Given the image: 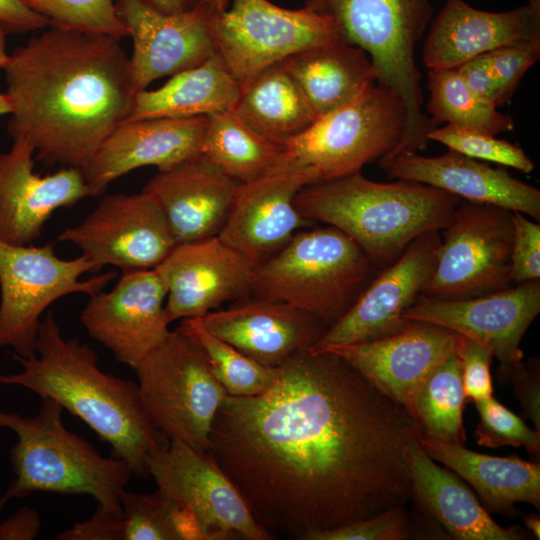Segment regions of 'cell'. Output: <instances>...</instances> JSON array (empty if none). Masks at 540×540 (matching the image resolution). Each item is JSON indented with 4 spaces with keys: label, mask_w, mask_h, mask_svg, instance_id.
<instances>
[{
    "label": "cell",
    "mask_w": 540,
    "mask_h": 540,
    "mask_svg": "<svg viewBox=\"0 0 540 540\" xmlns=\"http://www.w3.org/2000/svg\"><path fill=\"white\" fill-rule=\"evenodd\" d=\"M418 431L342 357L311 349L278 366L265 392L227 395L208 451L260 525L305 540L406 506Z\"/></svg>",
    "instance_id": "6da1fadb"
},
{
    "label": "cell",
    "mask_w": 540,
    "mask_h": 540,
    "mask_svg": "<svg viewBox=\"0 0 540 540\" xmlns=\"http://www.w3.org/2000/svg\"><path fill=\"white\" fill-rule=\"evenodd\" d=\"M3 71L7 132L49 166L82 171L132 108L129 57L114 37L51 27L16 48Z\"/></svg>",
    "instance_id": "7a4b0ae2"
},
{
    "label": "cell",
    "mask_w": 540,
    "mask_h": 540,
    "mask_svg": "<svg viewBox=\"0 0 540 540\" xmlns=\"http://www.w3.org/2000/svg\"><path fill=\"white\" fill-rule=\"evenodd\" d=\"M30 358L13 355L16 373L0 372V384L24 387L57 401L108 443L112 456L132 474L147 479V458L169 440L153 425L137 383L103 372L96 352L78 339H66L51 311L42 319Z\"/></svg>",
    "instance_id": "3957f363"
},
{
    "label": "cell",
    "mask_w": 540,
    "mask_h": 540,
    "mask_svg": "<svg viewBox=\"0 0 540 540\" xmlns=\"http://www.w3.org/2000/svg\"><path fill=\"white\" fill-rule=\"evenodd\" d=\"M462 199L419 182L382 183L361 172L303 187L294 204L312 222L352 238L375 267L394 262L420 235L443 230Z\"/></svg>",
    "instance_id": "277c9868"
},
{
    "label": "cell",
    "mask_w": 540,
    "mask_h": 540,
    "mask_svg": "<svg viewBox=\"0 0 540 540\" xmlns=\"http://www.w3.org/2000/svg\"><path fill=\"white\" fill-rule=\"evenodd\" d=\"M63 407L54 399L41 398L34 416L0 409V427L17 435L10 449L14 478L4 493L9 499L33 492L88 495L98 506L122 516L121 494L132 471L116 457H104L87 440L68 430Z\"/></svg>",
    "instance_id": "5b68a950"
},
{
    "label": "cell",
    "mask_w": 540,
    "mask_h": 540,
    "mask_svg": "<svg viewBox=\"0 0 540 540\" xmlns=\"http://www.w3.org/2000/svg\"><path fill=\"white\" fill-rule=\"evenodd\" d=\"M305 8L328 15L340 36L361 48L378 72L376 83L390 89L405 108L397 149L418 152L436 127L422 112L421 73L415 49L432 21L429 0H305Z\"/></svg>",
    "instance_id": "8992f818"
},
{
    "label": "cell",
    "mask_w": 540,
    "mask_h": 540,
    "mask_svg": "<svg viewBox=\"0 0 540 540\" xmlns=\"http://www.w3.org/2000/svg\"><path fill=\"white\" fill-rule=\"evenodd\" d=\"M376 267L363 249L328 225L299 230L254 267L252 294L288 303L330 327L351 308Z\"/></svg>",
    "instance_id": "52a82bcc"
},
{
    "label": "cell",
    "mask_w": 540,
    "mask_h": 540,
    "mask_svg": "<svg viewBox=\"0 0 540 540\" xmlns=\"http://www.w3.org/2000/svg\"><path fill=\"white\" fill-rule=\"evenodd\" d=\"M405 118L396 94L375 82L287 140L273 166L305 169L317 183L361 172L365 164L395 150Z\"/></svg>",
    "instance_id": "ba28073f"
},
{
    "label": "cell",
    "mask_w": 540,
    "mask_h": 540,
    "mask_svg": "<svg viewBox=\"0 0 540 540\" xmlns=\"http://www.w3.org/2000/svg\"><path fill=\"white\" fill-rule=\"evenodd\" d=\"M153 425L169 440L208 451L214 417L227 396L202 349L178 329L134 368Z\"/></svg>",
    "instance_id": "9c48e42d"
},
{
    "label": "cell",
    "mask_w": 540,
    "mask_h": 540,
    "mask_svg": "<svg viewBox=\"0 0 540 540\" xmlns=\"http://www.w3.org/2000/svg\"><path fill=\"white\" fill-rule=\"evenodd\" d=\"M100 269L83 254L58 257L52 244L13 245L0 240V348L9 347L22 358L34 356L44 311L63 296L102 291L116 272L81 279Z\"/></svg>",
    "instance_id": "30bf717a"
},
{
    "label": "cell",
    "mask_w": 540,
    "mask_h": 540,
    "mask_svg": "<svg viewBox=\"0 0 540 540\" xmlns=\"http://www.w3.org/2000/svg\"><path fill=\"white\" fill-rule=\"evenodd\" d=\"M443 233L433 274L421 295L464 299L514 285L513 211L461 200Z\"/></svg>",
    "instance_id": "8fae6325"
},
{
    "label": "cell",
    "mask_w": 540,
    "mask_h": 540,
    "mask_svg": "<svg viewBox=\"0 0 540 540\" xmlns=\"http://www.w3.org/2000/svg\"><path fill=\"white\" fill-rule=\"evenodd\" d=\"M216 13L217 54L244 87L266 68L316 44L341 37L334 19L308 8L287 9L268 0H230Z\"/></svg>",
    "instance_id": "7c38bea8"
},
{
    "label": "cell",
    "mask_w": 540,
    "mask_h": 540,
    "mask_svg": "<svg viewBox=\"0 0 540 540\" xmlns=\"http://www.w3.org/2000/svg\"><path fill=\"white\" fill-rule=\"evenodd\" d=\"M147 469L157 489L194 514L206 540H272L209 451L179 441L151 452Z\"/></svg>",
    "instance_id": "4fadbf2b"
},
{
    "label": "cell",
    "mask_w": 540,
    "mask_h": 540,
    "mask_svg": "<svg viewBox=\"0 0 540 540\" xmlns=\"http://www.w3.org/2000/svg\"><path fill=\"white\" fill-rule=\"evenodd\" d=\"M61 242L77 246L101 268H156L177 241L158 202L149 194H110L78 225L65 228Z\"/></svg>",
    "instance_id": "5bb4252c"
},
{
    "label": "cell",
    "mask_w": 540,
    "mask_h": 540,
    "mask_svg": "<svg viewBox=\"0 0 540 540\" xmlns=\"http://www.w3.org/2000/svg\"><path fill=\"white\" fill-rule=\"evenodd\" d=\"M440 245L437 230L428 231L412 241L394 262L368 283L351 308L327 328L312 350L368 342L403 330L411 322L403 318V313L428 284Z\"/></svg>",
    "instance_id": "9a60e30c"
},
{
    "label": "cell",
    "mask_w": 540,
    "mask_h": 540,
    "mask_svg": "<svg viewBox=\"0 0 540 540\" xmlns=\"http://www.w3.org/2000/svg\"><path fill=\"white\" fill-rule=\"evenodd\" d=\"M115 8L133 42L129 63L135 93L217 53L213 19L218 12L202 0L175 14L163 13L146 0H116Z\"/></svg>",
    "instance_id": "2e32d148"
},
{
    "label": "cell",
    "mask_w": 540,
    "mask_h": 540,
    "mask_svg": "<svg viewBox=\"0 0 540 540\" xmlns=\"http://www.w3.org/2000/svg\"><path fill=\"white\" fill-rule=\"evenodd\" d=\"M540 312V279L464 299L420 295L403 318L449 329L487 346L505 371L522 362V338Z\"/></svg>",
    "instance_id": "e0dca14e"
},
{
    "label": "cell",
    "mask_w": 540,
    "mask_h": 540,
    "mask_svg": "<svg viewBox=\"0 0 540 540\" xmlns=\"http://www.w3.org/2000/svg\"><path fill=\"white\" fill-rule=\"evenodd\" d=\"M166 295L155 269L123 271L110 291L90 296L80 320L90 337L134 369L170 332Z\"/></svg>",
    "instance_id": "ac0fdd59"
},
{
    "label": "cell",
    "mask_w": 540,
    "mask_h": 540,
    "mask_svg": "<svg viewBox=\"0 0 540 540\" xmlns=\"http://www.w3.org/2000/svg\"><path fill=\"white\" fill-rule=\"evenodd\" d=\"M317 183L300 168L271 167L262 176L239 183L218 237L254 267L281 250L300 229L313 223L296 209L294 199Z\"/></svg>",
    "instance_id": "d6986e66"
},
{
    "label": "cell",
    "mask_w": 540,
    "mask_h": 540,
    "mask_svg": "<svg viewBox=\"0 0 540 540\" xmlns=\"http://www.w3.org/2000/svg\"><path fill=\"white\" fill-rule=\"evenodd\" d=\"M154 269L167 291L169 324L203 317L225 302L252 294L254 266L218 236L177 244Z\"/></svg>",
    "instance_id": "ffe728a7"
},
{
    "label": "cell",
    "mask_w": 540,
    "mask_h": 540,
    "mask_svg": "<svg viewBox=\"0 0 540 540\" xmlns=\"http://www.w3.org/2000/svg\"><path fill=\"white\" fill-rule=\"evenodd\" d=\"M458 344L459 335L449 329L411 321L396 334L322 351L342 357L412 415L420 387L443 361L457 352Z\"/></svg>",
    "instance_id": "44dd1931"
},
{
    "label": "cell",
    "mask_w": 540,
    "mask_h": 540,
    "mask_svg": "<svg viewBox=\"0 0 540 540\" xmlns=\"http://www.w3.org/2000/svg\"><path fill=\"white\" fill-rule=\"evenodd\" d=\"M35 161L33 147L23 139L0 153V240L6 243L33 244L57 209L91 196L80 169L62 167L40 176Z\"/></svg>",
    "instance_id": "7402d4cb"
},
{
    "label": "cell",
    "mask_w": 540,
    "mask_h": 540,
    "mask_svg": "<svg viewBox=\"0 0 540 540\" xmlns=\"http://www.w3.org/2000/svg\"><path fill=\"white\" fill-rule=\"evenodd\" d=\"M207 116L126 121L102 142L82 170L92 197L111 182L144 167L170 169L200 154Z\"/></svg>",
    "instance_id": "603a6c76"
},
{
    "label": "cell",
    "mask_w": 540,
    "mask_h": 540,
    "mask_svg": "<svg viewBox=\"0 0 540 540\" xmlns=\"http://www.w3.org/2000/svg\"><path fill=\"white\" fill-rule=\"evenodd\" d=\"M201 318L214 335L253 360L278 367L311 350L327 330L316 317L282 301L253 295Z\"/></svg>",
    "instance_id": "cb8c5ba5"
},
{
    "label": "cell",
    "mask_w": 540,
    "mask_h": 540,
    "mask_svg": "<svg viewBox=\"0 0 540 540\" xmlns=\"http://www.w3.org/2000/svg\"><path fill=\"white\" fill-rule=\"evenodd\" d=\"M380 168L390 179L430 185L462 200L491 204L521 212L540 221V191L511 176L503 168L448 150L438 156L417 152L383 156Z\"/></svg>",
    "instance_id": "d4e9b609"
},
{
    "label": "cell",
    "mask_w": 540,
    "mask_h": 540,
    "mask_svg": "<svg viewBox=\"0 0 540 540\" xmlns=\"http://www.w3.org/2000/svg\"><path fill=\"white\" fill-rule=\"evenodd\" d=\"M521 41L540 42V10L526 4L493 12L465 0H446L431 22L422 62L428 70L457 68L476 56Z\"/></svg>",
    "instance_id": "484cf974"
},
{
    "label": "cell",
    "mask_w": 540,
    "mask_h": 540,
    "mask_svg": "<svg viewBox=\"0 0 540 540\" xmlns=\"http://www.w3.org/2000/svg\"><path fill=\"white\" fill-rule=\"evenodd\" d=\"M239 183L202 154L164 171L144 186L160 205L179 243L218 236Z\"/></svg>",
    "instance_id": "4316f807"
},
{
    "label": "cell",
    "mask_w": 540,
    "mask_h": 540,
    "mask_svg": "<svg viewBox=\"0 0 540 540\" xmlns=\"http://www.w3.org/2000/svg\"><path fill=\"white\" fill-rule=\"evenodd\" d=\"M411 498L449 538L456 540H519L515 527L504 528L490 516L476 493L455 472L439 466L415 439L408 451Z\"/></svg>",
    "instance_id": "83f0119b"
},
{
    "label": "cell",
    "mask_w": 540,
    "mask_h": 540,
    "mask_svg": "<svg viewBox=\"0 0 540 540\" xmlns=\"http://www.w3.org/2000/svg\"><path fill=\"white\" fill-rule=\"evenodd\" d=\"M417 440L436 462L460 476L472 487L489 513L515 516L517 502L540 507V464L516 455L491 456L463 444L442 441L418 431Z\"/></svg>",
    "instance_id": "f1b7e54d"
},
{
    "label": "cell",
    "mask_w": 540,
    "mask_h": 540,
    "mask_svg": "<svg viewBox=\"0 0 540 540\" xmlns=\"http://www.w3.org/2000/svg\"><path fill=\"white\" fill-rule=\"evenodd\" d=\"M281 63L317 118L355 100L378 78L369 56L341 37L303 49Z\"/></svg>",
    "instance_id": "f546056e"
},
{
    "label": "cell",
    "mask_w": 540,
    "mask_h": 540,
    "mask_svg": "<svg viewBox=\"0 0 540 540\" xmlns=\"http://www.w3.org/2000/svg\"><path fill=\"white\" fill-rule=\"evenodd\" d=\"M241 91L240 83L215 53L201 64L172 75L161 87L135 93L126 121L207 116L234 110Z\"/></svg>",
    "instance_id": "4dcf8cb0"
},
{
    "label": "cell",
    "mask_w": 540,
    "mask_h": 540,
    "mask_svg": "<svg viewBox=\"0 0 540 540\" xmlns=\"http://www.w3.org/2000/svg\"><path fill=\"white\" fill-rule=\"evenodd\" d=\"M233 111L254 130L282 146L317 119L281 62L266 68L242 87Z\"/></svg>",
    "instance_id": "1f68e13d"
},
{
    "label": "cell",
    "mask_w": 540,
    "mask_h": 540,
    "mask_svg": "<svg viewBox=\"0 0 540 540\" xmlns=\"http://www.w3.org/2000/svg\"><path fill=\"white\" fill-rule=\"evenodd\" d=\"M282 147L230 110L207 115L200 154L238 183H247L274 165Z\"/></svg>",
    "instance_id": "d6a6232c"
},
{
    "label": "cell",
    "mask_w": 540,
    "mask_h": 540,
    "mask_svg": "<svg viewBox=\"0 0 540 540\" xmlns=\"http://www.w3.org/2000/svg\"><path fill=\"white\" fill-rule=\"evenodd\" d=\"M428 90L427 111L434 124L447 123L494 136L515 127L513 117L477 96L456 68L429 69Z\"/></svg>",
    "instance_id": "836d02e7"
},
{
    "label": "cell",
    "mask_w": 540,
    "mask_h": 540,
    "mask_svg": "<svg viewBox=\"0 0 540 540\" xmlns=\"http://www.w3.org/2000/svg\"><path fill=\"white\" fill-rule=\"evenodd\" d=\"M465 402L461 361L456 352L424 381L415 397L412 416L421 432L442 441L464 444Z\"/></svg>",
    "instance_id": "e575fe53"
},
{
    "label": "cell",
    "mask_w": 540,
    "mask_h": 540,
    "mask_svg": "<svg viewBox=\"0 0 540 540\" xmlns=\"http://www.w3.org/2000/svg\"><path fill=\"white\" fill-rule=\"evenodd\" d=\"M177 329L202 349L212 373L227 395L256 396L275 382L278 367L263 365L212 334L200 317L182 319Z\"/></svg>",
    "instance_id": "d590c367"
},
{
    "label": "cell",
    "mask_w": 540,
    "mask_h": 540,
    "mask_svg": "<svg viewBox=\"0 0 540 540\" xmlns=\"http://www.w3.org/2000/svg\"><path fill=\"white\" fill-rule=\"evenodd\" d=\"M43 16L50 27L121 40L128 31L119 19L113 0H20Z\"/></svg>",
    "instance_id": "8d00e7d4"
},
{
    "label": "cell",
    "mask_w": 540,
    "mask_h": 540,
    "mask_svg": "<svg viewBox=\"0 0 540 540\" xmlns=\"http://www.w3.org/2000/svg\"><path fill=\"white\" fill-rule=\"evenodd\" d=\"M122 540H179L173 523L176 505L158 489L152 493L124 491Z\"/></svg>",
    "instance_id": "74e56055"
},
{
    "label": "cell",
    "mask_w": 540,
    "mask_h": 540,
    "mask_svg": "<svg viewBox=\"0 0 540 540\" xmlns=\"http://www.w3.org/2000/svg\"><path fill=\"white\" fill-rule=\"evenodd\" d=\"M428 139L468 157L512 167L523 173H531L535 168L521 147L494 135L447 124L441 128L434 127Z\"/></svg>",
    "instance_id": "f35d334b"
},
{
    "label": "cell",
    "mask_w": 540,
    "mask_h": 540,
    "mask_svg": "<svg viewBox=\"0 0 540 540\" xmlns=\"http://www.w3.org/2000/svg\"><path fill=\"white\" fill-rule=\"evenodd\" d=\"M474 403L479 414V422L474 433L478 445L490 448L522 446L529 453L539 455V431L530 428L518 415L493 396Z\"/></svg>",
    "instance_id": "ab89813d"
},
{
    "label": "cell",
    "mask_w": 540,
    "mask_h": 540,
    "mask_svg": "<svg viewBox=\"0 0 540 540\" xmlns=\"http://www.w3.org/2000/svg\"><path fill=\"white\" fill-rule=\"evenodd\" d=\"M421 517L398 506L336 529L315 532L305 540H405L426 538Z\"/></svg>",
    "instance_id": "60d3db41"
},
{
    "label": "cell",
    "mask_w": 540,
    "mask_h": 540,
    "mask_svg": "<svg viewBox=\"0 0 540 540\" xmlns=\"http://www.w3.org/2000/svg\"><path fill=\"white\" fill-rule=\"evenodd\" d=\"M510 278L513 284L540 279V225L521 212H513Z\"/></svg>",
    "instance_id": "b9f144b4"
},
{
    "label": "cell",
    "mask_w": 540,
    "mask_h": 540,
    "mask_svg": "<svg viewBox=\"0 0 540 540\" xmlns=\"http://www.w3.org/2000/svg\"><path fill=\"white\" fill-rule=\"evenodd\" d=\"M506 101L519 86L524 74L540 59V42L521 41L486 53Z\"/></svg>",
    "instance_id": "7bdbcfd3"
},
{
    "label": "cell",
    "mask_w": 540,
    "mask_h": 540,
    "mask_svg": "<svg viewBox=\"0 0 540 540\" xmlns=\"http://www.w3.org/2000/svg\"><path fill=\"white\" fill-rule=\"evenodd\" d=\"M457 354L461 361L466 401L476 402L492 396L491 350L475 340L459 335Z\"/></svg>",
    "instance_id": "ee69618b"
},
{
    "label": "cell",
    "mask_w": 540,
    "mask_h": 540,
    "mask_svg": "<svg viewBox=\"0 0 540 540\" xmlns=\"http://www.w3.org/2000/svg\"><path fill=\"white\" fill-rule=\"evenodd\" d=\"M501 376L511 384L524 414L540 432V377L538 370L530 369L523 362L501 371Z\"/></svg>",
    "instance_id": "f6af8a7d"
},
{
    "label": "cell",
    "mask_w": 540,
    "mask_h": 540,
    "mask_svg": "<svg viewBox=\"0 0 540 540\" xmlns=\"http://www.w3.org/2000/svg\"><path fill=\"white\" fill-rule=\"evenodd\" d=\"M456 69L466 85L483 100L496 107L507 102L486 53L464 62Z\"/></svg>",
    "instance_id": "bcb514c9"
},
{
    "label": "cell",
    "mask_w": 540,
    "mask_h": 540,
    "mask_svg": "<svg viewBox=\"0 0 540 540\" xmlns=\"http://www.w3.org/2000/svg\"><path fill=\"white\" fill-rule=\"evenodd\" d=\"M122 516L101 507L87 520L58 534V540H122Z\"/></svg>",
    "instance_id": "7dc6e473"
},
{
    "label": "cell",
    "mask_w": 540,
    "mask_h": 540,
    "mask_svg": "<svg viewBox=\"0 0 540 540\" xmlns=\"http://www.w3.org/2000/svg\"><path fill=\"white\" fill-rule=\"evenodd\" d=\"M0 26L6 34H11L35 31L49 26V23L20 0H0Z\"/></svg>",
    "instance_id": "c3c4849f"
},
{
    "label": "cell",
    "mask_w": 540,
    "mask_h": 540,
    "mask_svg": "<svg viewBox=\"0 0 540 540\" xmlns=\"http://www.w3.org/2000/svg\"><path fill=\"white\" fill-rule=\"evenodd\" d=\"M39 530L37 511L23 507L0 523V540H31L37 537Z\"/></svg>",
    "instance_id": "681fc988"
},
{
    "label": "cell",
    "mask_w": 540,
    "mask_h": 540,
    "mask_svg": "<svg viewBox=\"0 0 540 540\" xmlns=\"http://www.w3.org/2000/svg\"><path fill=\"white\" fill-rule=\"evenodd\" d=\"M157 10L167 13L175 14L181 13L194 8L199 0H146Z\"/></svg>",
    "instance_id": "f907efd6"
},
{
    "label": "cell",
    "mask_w": 540,
    "mask_h": 540,
    "mask_svg": "<svg viewBox=\"0 0 540 540\" xmlns=\"http://www.w3.org/2000/svg\"><path fill=\"white\" fill-rule=\"evenodd\" d=\"M526 528L535 536L537 539L540 538V518L535 514L526 515L523 518Z\"/></svg>",
    "instance_id": "816d5d0a"
},
{
    "label": "cell",
    "mask_w": 540,
    "mask_h": 540,
    "mask_svg": "<svg viewBox=\"0 0 540 540\" xmlns=\"http://www.w3.org/2000/svg\"><path fill=\"white\" fill-rule=\"evenodd\" d=\"M6 35L7 34L4 29L0 26V69L2 70L8 63L10 56L6 49Z\"/></svg>",
    "instance_id": "f5cc1de1"
},
{
    "label": "cell",
    "mask_w": 540,
    "mask_h": 540,
    "mask_svg": "<svg viewBox=\"0 0 540 540\" xmlns=\"http://www.w3.org/2000/svg\"><path fill=\"white\" fill-rule=\"evenodd\" d=\"M11 111V103L6 92L0 91V117L10 115Z\"/></svg>",
    "instance_id": "db71d44e"
},
{
    "label": "cell",
    "mask_w": 540,
    "mask_h": 540,
    "mask_svg": "<svg viewBox=\"0 0 540 540\" xmlns=\"http://www.w3.org/2000/svg\"><path fill=\"white\" fill-rule=\"evenodd\" d=\"M208 4L216 12H222L226 10L229 6L230 0H202Z\"/></svg>",
    "instance_id": "11a10c76"
},
{
    "label": "cell",
    "mask_w": 540,
    "mask_h": 540,
    "mask_svg": "<svg viewBox=\"0 0 540 540\" xmlns=\"http://www.w3.org/2000/svg\"><path fill=\"white\" fill-rule=\"evenodd\" d=\"M10 499L5 495L3 494L2 496H0V511L1 509L6 505V503L9 501Z\"/></svg>",
    "instance_id": "9f6ffc18"
}]
</instances>
